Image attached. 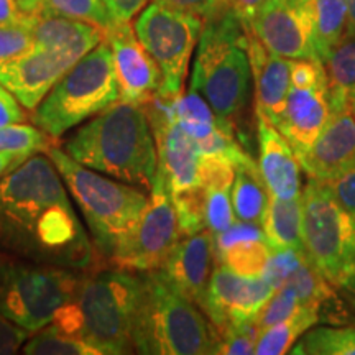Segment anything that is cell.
I'll return each instance as SVG.
<instances>
[{
  "mask_svg": "<svg viewBox=\"0 0 355 355\" xmlns=\"http://www.w3.org/2000/svg\"><path fill=\"white\" fill-rule=\"evenodd\" d=\"M0 252L83 272L94 245L51 159L33 155L0 178Z\"/></svg>",
  "mask_w": 355,
  "mask_h": 355,
  "instance_id": "6da1fadb",
  "label": "cell"
},
{
  "mask_svg": "<svg viewBox=\"0 0 355 355\" xmlns=\"http://www.w3.org/2000/svg\"><path fill=\"white\" fill-rule=\"evenodd\" d=\"M63 150L81 165L150 191L158 153L144 105L115 101L66 141Z\"/></svg>",
  "mask_w": 355,
  "mask_h": 355,
  "instance_id": "7a4b0ae2",
  "label": "cell"
},
{
  "mask_svg": "<svg viewBox=\"0 0 355 355\" xmlns=\"http://www.w3.org/2000/svg\"><path fill=\"white\" fill-rule=\"evenodd\" d=\"M140 296V273L117 268L84 275L76 293L51 324L92 345L99 355L133 352L132 329Z\"/></svg>",
  "mask_w": 355,
  "mask_h": 355,
  "instance_id": "3957f363",
  "label": "cell"
},
{
  "mask_svg": "<svg viewBox=\"0 0 355 355\" xmlns=\"http://www.w3.org/2000/svg\"><path fill=\"white\" fill-rule=\"evenodd\" d=\"M140 273V296L132 329L133 352L153 355L216 354L214 327L196 303L159 270Z\"/></svg>",
  "mask_w": 355,
  "mask_h": 355,
  "instance_id": "277c9868",
  "label": "cell"
},
{
  "mask_svg": "<svg viewBox=\"0 0 355 355\" xmlns=\"http://www.w3.org/2000/svg\"><path fill=\"white\" fill-rule=\"evenodd\" d=\"M252 83L245 28L241 19L225 8L204 20L189 89L198 91L217 117L235 128L247 110Z\"/></svg>",
  "mask_w": 355,
  "mask_h": 355,
  "instance_id": "5b68a950",
  "label": "cell"
},
{
  "mask_svg": "<svg viewBox=\"0 0 355 355\" xmlns=\"http://www.w3.org/2000/svg\"><path fill=\"white\" fill-rule=\"evenodd\" d=\"M46 153L76 201L99 254L112 260L135 229L148 196L141 188L81 165L64 150L51 146Z\"/></svg>",
  "mask_w": 355,
  "mask_h": 355,
  "instance_id": "8992f818",
  "label": "cell"
},
{
  "mask_svg": "<svg viewBox=\"0 0 355 355\" xmlns=\"http://www.w3.org/2000/svg\"><path fill=\"white\" fill-rule=\"evenodd\" d=\"M121 99L112 51L105 38L58 81L33 110V123L60 139Z\"/></svg>",
  "mask_w": 355,
  "mask_h": 355,
  "instance_id": "52a82bcc",
  "label": "cell"
},
{
  "mask_svg": "<svg viewBox=\"0 0 355 355\" xmlns=\"http://www.w3.org/2000/svg\"><path fill=\"white\" fill-rule=\"evenodd\" d=\"M84 275L0 252V314L37 332L73 298Z\"/></svg>",
  "mask_w": 355,
  "mask_h": 355,
  "instance_id": "ba28073f",
  "label": "cell"
},
{
  "mask_svg": "<svg viewBox=\"0 0 355 355\" xmlns=\"http://www.w3.org/2000/svg\"><path fill=\"white\" fill-rule=\"evenodd\" d=\"M303 201L304 255L336 286L355 260V217L337 201L324 181L308 176Z\"/></svg>",
  "mask_w": 355,
  "mask_h": 355,
  "instance_id": "9c48e42d",
  "label": "cell"
},
{
  "mask_svg": "<svg viewBox=\"0 0 355 355\" xmlns=\"http://www.w3.org/2000/svg\"><path fill=\"white\" fill-rule=\"evenodd\" d=\"M204 19L181 8L153 0L137 17V38L150 53L162 71L163 83L159 92L183 94V84L189 61L199 42Z\"/></svg>",
  "mask_w": 355,
  "mask_h": 355,
  "instance_id": "30bf717a",
  "label": "cell"
},
{
  "mask_svg": "<svg viewBox=\"0 0 355 355\" xmlns=\"http://www.w3.org/2000/svg\"><path fill=\"white\" fill-rule=\"evenodd\" d=\"M180 239V224H178L170 189L165 176L157 171L148 201L135 229L119 247L110 261L117 268L130 270V272L159 270L165 265Z\"/></svg>",
  "mask_w": 355,
  "mask_h": 355,
  "instance_id": "8fae6325",
  "label": "cell"
},
{
  "mask_svg": "<svg viewBox=\"0 0 355 355\" xmlns=\"http://www.w3.org/2000/svg\"><path fill=\"white\" fill-rule=\"evenodd\" d=\"M86 53L60 43L33 42L24 55L0 63V83L26 110H35L53 86Z\"/></svg>",
  "mask_w": 355,
  "mask_h": 355,
  "instance_id": "7c38bea8",
  "label": "cell"
},
{
  "mask_svg": "<svg viewBox=\"0 0 355 355\" xmlns=\"http://www.w3.org/2000/svg\"><path fill=\"white\" fill-rule=\"evenodd\" d=\"M243 26L275 55L288 60H319L311 0H266Z\"/></svg>",
  "mask_w": 355,
  "mask_h": 355,
  "instance_id": "4fadbf2b",
  "label": "cell"
},
{
  "mask_svg": "<svg viewBox=\"0 0 355 355\" xmlns=\"http://www.w3.org/2000/svg\"><path fill=\"white\" fill-rule=\"evenodd\" d=\"M273 288L261 277H243L224 265H214L199 308L214 327L217 337L227 327L255 321Z\"/></svg>",
  "mask_w": 355,
  "mask_h": 355,
  "instance_id": "5bb4252c",
  "label": "cell"
},
{
  "mask_svg": "<svg viewBox=\"0 0 355 355\" xmlns=\"http://www.w3.org/2000/svg\"><path fill=\"white\" fill-rule=\"evenodd\" d=\"M112 51V63L121 99L144 105L162 87L163 76L158 64L137 38L130 21L114 24L105 32Z\"/></svg>",
  "mask_w": 355,
  "mask_h": 355,
  "instance_id": "9a60e30c",
  "label": "cell"
},
{
  "mask_svg": "<svg viewBox=\"0 0 355 355\" xmlns=\"http://www.w3.org/2000/svg\"><path fill=\"white\" fill-rule=\"evenodd\" d=\"M329 115V84L326 76L313 84H290L285 104L273 125L301 159L322 132Z\"/></svg>",
  "mask_w": 355,
  "mask_h": 355,
  "instance_id": "2e32d148",
  "label": "cell"
},
{
  "mask_svg": "<svg viewBox=\"0 0 355 355\" xmlns=\"http://www.w3.org/2000/svg\"><path fill=\"white\" fill-rule=\"evenodd\" d=\"M300 165L319 181L334 180L355 165V115L350 105L331 110L329 121Z\"/></svg>",
  "mask_w": 355,
  "mask_h": 355,
  "instance_id": "e0dca14e",
  "label": "cell"
},
{
  "mask_svg": "<svg viewBox=\"0 0 355 355\" xmlns=\"http://www.w3.org/2000/svg\"><path fill=\"white\" fill-rule=\"evenodd\" d=\"M214 234L209 229L184 235L159 268L186 298L199 304L214 270Z\"/></svg>",
  "mask_w": 355,
  "mask_h": 355,
  "instance_id": "ac0fdd59",
  "label": "cell"
},
{
  "mask_svg": "<svg viewBox=\"0 0 355 355\" xmlns=\"http://www.w3.org/2000/svg\"><path fill=\"white\" fill-rule=\"evenodd\" d=\"M257 115L259 168L268 194L283 199L301 196V165L285 137L263 114Z\"/></svg>",
  "mask_w": 355,
  "mask_h": 355,
  "instance_id": "d6986e66",
  "label": "cell"
},
{
  "mask_svg": "<svg viewBox=\"0 0 355 355\" xmlns=\"http://www.w3.org/2000/svg\"><path fill=\"white\" fill-rule=\"evenodd\" d=\"M245 33L255 86V112L263 114L273 123L282 112L291 84V60L266 50L265 44L248 28Z\"/></svg>",
  "mask_w": 355,
  "mask_h": 355,
  "instance_id": "ffe728a7",
  "label": "cell"
},
{
  "mask_svg": "<svg viewBox=\"0 0 355 355\" xmlns=\"http://www.w3.org/2000/svg\"><path fill=\"white\" fill-rule=\"evenodd\" d=\"M230 198L235 219L263 224L270 194L259 163H255L250 155L235 163V180Z\"/></svg>",
  "mask_w": 355,
  "mask_h": 355,
  "instance_id": "44dd1931",
  "label": "cell"
},
{
  "mask_svg": "<svg viewBox=\"0 0 355 355\" xmlns=\"http://www.w3.org/2000/svg\"><path fill=\"white\" fill-rule=\"evenodd\" d=\"M301 219H303L301 196L283 199L270 194L268 209H266L261 227L272 250L295 248L298 252H304Z\"/></svg>",
  "mask_w": 355,
  "mask_h": 355,
  "instance_id": "7402d4cb",
  "label": "cell"
},
{
  "mask_svg": "<svg viewBox=\"0 0 355 355\" xmlns=\"http://www.w3.org/2000/svg\"><path fill=\"white\" fill-rule=\"evenodd\" d=\"M316 322H319L318 306L303 304L291 318L260 331L255 354L283 355L291 352L293 345L298 343L300 337Z\"/></svg>",
  "mask_w": 355,
  "mask_h": 355,
  "instance_id": "603a6c76",
  "label": "cell"
},
{
  "mask_svg": "<svg viewBox=\"0 0 355 355\" xmlns=\"http://www.w3.org/2000/svg\"><path fill=\"white\" fill-rule=\"evenodd\" d=\"M331 110L355 101V37L344 38L324 60Z\"/></svg>",
  "mask_w": 355,
  "mask_h": 355,
  "instance_id": "cb8c5ba5",
  "label": "cell"
},
{
  "mask_svg": "<svg viewBox=\"0 0 355 355\" xmlns=\"http://www.w3.org/2000/svg\"><path fill=\"white\" fill-rule=\"evenodd\" d=\"M314 19V42L322 61L345 38L347 7L344 0H311Z\"/></svg>",
  "mask_w": 355,
  "mask_h": 355,
  "instance_id": "d4e9b609",
  "label": "cell"
},
{
  "mask_svg": "<svg viewBox=\"0 0 355 355\" xmlns=\"http://www.w3.org/2000/svg\"><path fill=\"white\" fill-rule=\"evenodd\" d=\"M272 255L266 239H245L214 252L217 265H224L243 277H261Z\"/></svg>",
  "mask_w": 355,
  "mask_h": 355,
  "instance_id": "484cf974",
  "label": "cell"
},
{
  "mask_svg": "<svg viewBox=\"0 0 355 355\" xmlns=\"http://www.w3.org/2000/svg\"><path fill=\"white\" fill-rule=\"evenodd\" d=\"M295 355H355V326L308 329L293 345Z\"/></svg>",
  "mask_w": 355,
  "mask_h": 355,
  "instance_id": "4316f807",
  "label": "cell"
},
{
  "mask_svg": "<svg viewBox=\"0 0 355 355\" xmlns=\"http://www.w3.org/2000/svg\"><path fill=\"white\" fill-rule=\"evenodd\" d=\"M32 15L63 17L84 21L97 26L104 33L114 25L102 0H40L37 10Z\"/></svg>",
  "mask_w": 355,
  "mask_h": 355,
  "instance_id": "83f0119b",
  "label": "cell"
},
{
  "mask_svg": "<svg viewBox=\"0 0 355 355\" xmlns=\"http://www.w3.org/2000/svg\"><path fill=\"white\" fill-rule=\"evenodd\" d=\"M21 350L26 355H99L92 345L58 329L51 322L33 332L21 345Z\"/></svg>",
  "mask_w": 355,
  "mask_h": 355,
  "instance_id": "f1b7e54d",
  "label": "cell"
},
{
  "mask_svg": "<svg viewBox=\"0 0 355 355\" xmlns=\"http://www.w3.org/2000/svg\"><path fill=\"white\" fill-rule=\"evenodd\" d=\"M170 194L178 216L181 237L206 229V189L204 186L196 184L193 188Z\"/></svg>",
  "mask_w": 355,
  "mask_h": 355,
  "instance_id": "f546056e",
  "label": "cell"
},
{
  "mask_svg": "<svg viewBox=\"0 0 355 355\" xmlns=\"http://www.w3.org/2000/svg\"><path fill=\"white\" fill-rule=\"evenodd\" d=\"M51 137L40 127L10 123L0 127V153H17L33 157L51 148Z\"/></svg>",
  "mask_w": 355,
  "mask_h": 355,
  "instance_id": "4dcf8cb0",
  "label": "cell"
},
{
  "mask_svg": "<svg viewBox=\"0 0 355 355\" xmlns=\"http://www.w3.org/2000/svg\"><path fill=\"white\" fill-rule=\"evenodd\" d=\"M301 306H303V303L296 296V293L291 288L282 286L273 291L272 298L266 301L260 313L257 314L255 324L259 326L260 331H263L266 327L275 326V324L291 318Z\"/></svg>",
  "mask_w": 355,
  "mask_h": 355,
  "instance_id": "1f68e13d",
  "label": "cell"
},
{
  "mask_svg": "<svg viewBox=\"0 0 355 355\" xmlns=\"http://www.w3.org/2000/svg\"><path fill=\"white\" fill-rule=\"evenodd\" d=\"M204 189H206V229H209L212 234H219L235 222L232 198H230L232 188L204 186Z\"/></svg>",
  "mask_w": 355,
  "mask_h": 355,
  "instance_id": "d6a6232c",
  "label": "cell"
},
{
  "mask_svg": "<svg viewBox=\"0 0 355 355\" xmlns=\"http://www.w3.org/2000/svg\"><path fill=\"white\" fill-rule=\"evenodd\" d=\"M260 329L255 321L227 327L219 334L216 354L222 355H247L255 354V345L259 340Z\"/></svg>",
  "mask_w": 355,
  "mask_h": 355,
  "instance_id": "836d02e7",
  "label": "cell"
},
{
  "mask_svg": "<svg viewBox=\"0 0 355 355\" xmlns=\"http://www.w3.org/2000/svg\"><path fill=\"white\" fill-rule=\"evenodd\" d=\"M33 46L30 15L20 24H0V63L24 55Z\"/></svg>",
  "mask_w": 355,
  "mask_h": 355,
  "instance_id": "e575fe53",
  "label": "cell"
},
{
  "mask_svg": "<svg viewBox=\"0 0 355 355\" xmlns=\"http://www.w3.org/2000/svg\"><path fill=\"white\" fill-rule=\"evenodd\" d=\"M304 252H298L295 248H282V250H272L268 263L261 278L268 283L273 290H278L285 285L288 277L295 272L304 259Z\"/></svg>",
  "mask_w": 355,
  "mask_h": 355,
  "instance_id": "d590c367",
  "label": "cell"
},
{
  "mask_svg": "<svg viewBox=\"0 0 355 355\" xmlns=\"http://www.w3.org/2000/svg\"><path fill=\"white\" fill-rule=\"evenodd\" d=\"M32 332L12 322L10 319L0 314V355L15 354L26 343Z\"/></svg>",
  "mask_w": 355,
  "mask_h": 355,
  "instance_id": "8d00e7d4",
  "label": "cell"
},
{
  "mask_svg": "<svg viewBox=\"0 0 355 355\" xmlns=\"http://www.w3.org/2000/svg\"><path fill=\"white\" fill-rule=\"evenodd\" d=\"M324 183L329 186L337 201L355 217V165L350 166L340 176L331 181H324Z\"/></svg>",
  "mask_w": 355,
  "mask_h": 355,
  "instance_id": "74e56055",
  "label": "cell"
},
{
  "mask_svg": "<svg viewBox=\"0 0 355 355\" xmlns=\"http://www.w3.org/2000/svg\"><path fill=\"white\" fill-rule=\"evenodd\" d=\"M159 2L181 8V10L196 13L204 20L211 19V17L227 8V0H159Z\"/></svg>",
  "mask_w": 355,
  "mask_h": 355,
  "instance_id": "f35d334b",
  "label": "cell"
},
{
  "mask_svg": "<svg viewBox=\"0 0 355 355\" xmlns=\"http://www.w3.org/2000/svg\"><path fill=\"white\" fill-rule=\"evenodd\" d=\"M24 121V105L0 83V127L10 125V123H20Z\"/></svg>",
  "mask_w": 355,
  "mask_h": 355,
  "instance_id": "ab89813d",
  "label": "cell"
},
{
  "mask_svg": "<svg viewBox=\"0 0 355 355\" xmlns=\"http://www.w3.org/2000/svg\"><path fill=\"white\" fill-rule=\"evenodd\" d=\"M102 2L114 24H121V21H130L133 17L139 15L150 0H102Z\"/></svg>",
  "mask_w": 355,
  "mask_h": 355,
  "instance_id": "60d3db41",
  "label": "cell"
},
{
  "mask_svg": "<svg viewBox=\"0 0 355 355\" xmlns=\"http://www.w3.org/2000/svg\"><path fill=\"white\" fill-rule=\"evenodd\" d=\"M336 290L344 296L350 308L355 309V260L347 266L343 277L337 279Z\"/></svg>",
  "mask_w": 355,
  "mask_h": 355,
  "instance_id": "b9f144b4",
  "label": "cell"
},
{
  "mask_svg": "<svg viewBox=\"0 0 355 355\" xmlns=\"http://www.w3.org/2000/svg\"><path fill=\"white\" fill-rule=\"evenodd\" d=\"M265 2L266 0H227V8H230L241 19L242 25H247L252 17H254V13Z\"/></svg>",
  "mask_w": 355,
  "mask_h": 355,
  "instance_id": "7bdbcfd3",
  "label": "cell"
},
{
  "mask_svg": "<svg viewBox=\"0 0 355 355\" xmlns=\"http://www.w3.org/2000/svg\"><path fill=\"white\" fill-rule=\"evenodd\" d=\"M26 13L20 10L17 0H0V24H20Z\"/></svg>",
  "mask_w": 355,
  "mask_h": 355,
  "instance_id": "ee69618b",
  "label": "cell"
},
{
  "mask_svg": "<svg viewBox=\"0 0 355 355\" xmlns=\"http://www.w3.org/2000/svg\"><path fill=\"white\" fill-rule=\"evenodd\" d=\"M30 157L26 155H17V153H0V178H2L6 173L13 170L15 166L21 165L25 159Z\"/></svg>",
  "mask_w": 355,
  "mask_h": 355,
  "instance_id": "f6af8a7d",
  "label": "cell"
},
{
  "mask_svg": "<svg viewBox=\"0 0 355 355\" xmlns=\"http://www.w3.org/2000/svg\"><path fill=\"white\" fill-rule=\"evenodd\" d=\"M347 7V30H345V38L355 37V0H344Z\"/></svg>",
  "mask_w": 355,
  "mask_h": 355,
  "instance_id": "bcb514c9",
  "label": "cell"
},
{
  "mask_svg": "<svg viewBox=\"0 0 355 355\" xmlns=\"http://www.w3.org/2000/svg\"><path fill=\"white\" fill-rule=\"evenodd\" d=\"M17 3H19L21 12L26 13V15H32L37 10L40 0H17Z\"/></svg>",
  "mask_w": 355,
  "mask_h": 355,
  "instance_id": "7dc6e473",
  "label": "cell"
},
{
  "mask_svg": "<svg viewBox=\"0 0 355 355\" xmlns=\"http://www.w3.org/2000/svg\"><path fill=\"white\" fill-rule=\"evenodd\" d=\"M350 107H352V112H354V115H355V101L352 102V104H350Z\"/></svg>",
  "mask_w": 355,
  "mask_h": 355,
  "instance_id": "c3c4849f",
  "label": "cell"
}]
</instances>
